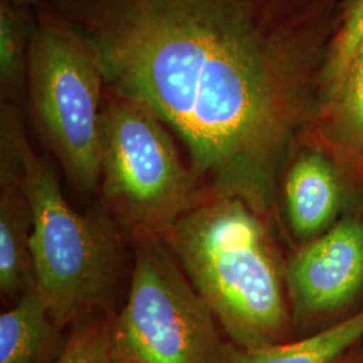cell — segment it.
I'll use <instances>...</instances> for the list:
<instances>
[{
  "instance_id": "d6986e66",
  "label": "cell",
  "mask_w": 363,
  "mask_h": 363,
  "mask_svg": "<svg viewBox=\"0 0 363 363\" xmlns=\"http://www.w3.org/2000/svg\"><path fill=\"white\" fill-rule=\"evenodd\" d=\"M362 211H363V206H362Z\"/></svg>"
},
{
  "instance_id": "9a60e30c",
  "label": "cell",
  "mask_w": 363,
  "mask_h": 363,
  "mask_svg": "<svg viewBox=\"0 0 363 363\" xmlns=\"http://www.w3.org/2000/svg\"><path fill=\"white\" fill-rule=\"evenodd\" d=\"M363 42V0H358L352 7L347 22L342 30L337 40L333 60L330 64V73L327 82H330V96H334L340 88L351 61Z\"/></svg>"
},
{
  "instance_id": "ac0fdd59",
  "label": "cell",
  "mask_w": 363,
  "mask_h": 363,
  "mask_svg": "<svg viewBox=\"0 0 363 363\" xmlns=\"http://www.w3.org/2000/svg\"><path fill=\"white\" fill-rule=\"evenodd\" d=\"M111 363H135L130 362V361H125V359H120V358H115L113 355H112V361Z\"/></svg>"
},
{
  "instance_id": "5bb4252c",
  "label": "cell",
  "mask_w": 363,
  "mask_h": 363,
  "mask_svg": "<svg viewBox=\"0 0 363 363\" xmlns=\"http://www.w3.org/2000/svg\"><path fill=\"white\" fill-rule=\"evenodd\" d=\"M111 319L99 312L72 325L55 363H111Z\"/></svg>"
},
{
  "instance_id": "6da1fadb",
  "label": "cell",
  "mask_w": 363,
  "mask_h": 363,
  "mask_svg": "<svg viewBox=\"0 0 363 363\" xmlns=\"http://www.w3.org/2000/svg\"><path fill=\"white\" fill-rule=\"evenodd\" d=\"M109 93L139 100L186 145L202 187L272 226L303 109L252 0H49Z\"/></svg>"
},
{
  "instance_id": "7c38bea8",
  "label": "cell",
  "mask_w": 363,
  "mask_h": 363,
  "mask_svg": "<svg viewBox=\"0 0 363 363\" xmlns=\"http://www.w3.org/2000/svg\"><path fill=\"white\" fill-rule=\"evenodd\" d=\"M327 115L333 140L350 155H363V42L340 88L327 99Z\"/></svg>"
},
{
  "instance_id": "5b68a950",
  "label": "cell",
  "mask_w": 363,
  "mask_h": 363,
  "mask_svg": "<svg viewBox=\"0 0 363 363\" xmlns=\"http://www.w3.org/2000/svg\"><path fill=\"white\" fill-rule=\"evenodd\" d=\"M100 172L105 205L130 230L166 233L205 191L155 112L113 93L101 112Z\"/></svg>"
},
{
  "instance_id": "8fae6325",
  "label": "cell",
  "mask_w": 363,
  "mask_h": 363,
  "mask_svg": "<svg viewBox=\"0 0 363 363\" xmlns=\"http://www.w3.org/2000/svg\"><path fill=\"white\" fill-rule=\"evenodd\" d=\"M363 342V306L334 325L286 343L245 350L230 346L229 363H337Z\"/></svg>"
},
{
  "instance_id": "9c48e42d",
  "label": "cell",
  "mask_w": 363,
  "mask_h": 363,
  "mask_svg": "<svg viewBox=\"0 0 363 363\" xmlns=\"http://www.w3.org/2000/svg\"><path fill=\"white\" fill-rule=\"evenodd\" d=\"M33 214L11 151L0 143V292L18 300L35 288L30 250Z\"/></svg>"
},
{
  "instance_id": "8992f818",
  "label": "cell",
  "mask_w": 363,
  "mask_h": 363,
  "mask_svg": "<svg viewBox=\"0 0 363 363\" xmlns=\"http://www.w3.org/2000/svg\"><path fill=\"white\" fill-rule=\"evenodd\" d=\"M27 79L37 127L67 178L97 191L104 78L82 39L48 7L30 39Z\"/></svg>"
},
{
  "instance_id": "ba28073f",
  "label": "cell",
  "mask_w": 363,
  "mask_h": 363,
  "mask_svg": "<svg viewBox=\"0 0 363 363\" xmlns=\"http://www.w3.org/2000/svg\"><path fill=\"white\" fill-rule=\"evenodd\" d=\"M280 195L286 233L295 247L325 233L345 214L363 206V195L320 151H306L291 163Z\"/></svg>"
},
{
  "instance_id": "52a82bcc",
  "label": "cell",
  "mask_w": 363,
  "mask_h": 363,
  "mask_svg": "<svg viewBox=\"0 0 363 363\" xmlns=\"http://www.w3.org/2000/svg\"><path fill=\"white\" fill-rule=\"evenodd\" d=\"M295 337L334 325L362 306L363 211L345 214L325 233L295 247L286 259Z\"/></svg>"
},
{
  "instance_id": "2e32d148",
  "label": "cell",
  "mask_w": 363,
  "mask_h": 363,
  "mask_svg": "<svg viewBox=\"0 0 363 363\" xmlns=\"http://www.w3.org/2000/svg\"><path fill=\"white\" fill-rule=\"evenodd\" d=\"M337 363H363V342L345 354Z\"/></svg>"
},
{
  "instance_id": "e0dca14e",
  "label": "cell",
  "mask_w": 363,
  "mask_h": 363,
  "mask_svg": "<svg viewBox=\"0 0 363 363\" xmlns=\"http://www.w3.org/2000/svg\"><path fill=\"white\" fill-rule=\"evenodd\" d=\"M13 1L16 6H26V4L35 3V1H38V0H13Z\"/></svg>"
},
{
  "instance_id": "4fadbf2b",
  "label": "cell",
  "mask_w": 363,
  "mask_h": 363,
  "mask_svg": "<svg viewBox=\"0 0 363 363\" xmlns=\"http://www.w3.org/2000/svg\"><path fill=\"white\" fill-rule=\"evenodd\" d=\"M22 19L13 0H0V85L1 93L21 89L27 73Z\"/></svg>"
},
{
  "instance_id": "277c9868",
  "label": "cell",
  "mask_w": 363,
  "mask_h": 363,
  "mask_svg": "<svg viewBox=\"0 0 363 363\" xmlns=\"http://www.w3.org/2000/svg\"><path fill=\"white\" fill-rule=\"evenodd\" d=\"M133 268L111 319L115 358L135 363H229L232 343L160 234L130 230Z\"/></svg>"
},
{
  "instance_id": "30bf717a",
  "label": "cell",
  "mask_w": 363,
  "mask_h": 363,
  "mask_svg": "<svg viewBox=\"0 0 363 363\" xmlns=\"http://www.w3.org/2000/svg\"><path fill=\"white\" fill-rule=\"evenodd\" d=\"M62 333L37 289H30L0 315V363H55Z\"/></svg>"
},
{
  "instance_id": "3957f363",
  "label": "cell",
  "mask_w": 363,
  "mask_h": 363,
  "mask_svg": "<svg viewBox=\"0 0 363 363\" xmlns=\"http://www.w3.org/2000/svg\"><path fill=\"white\" fill-rule=\"evenodd\" d=\"M0 143L13 154L33 229L35 289L62 330L103 312L116 284L118 240L105 213L82 214L66 201L52 166L27 139L18 109L1 103Z\"/></svg>"
},
{
  "instance_id": "7a4b0ae2",
  "label": "cell",
  "mask_w": 363,
  "mask_h": 363,
  "mask_svg": "<svg viewBox=\"0 0 363 363\" xmlns=\"http://www.w3.org/2000/svg\"><path fill=\"white\" fill-rule=\"evenodd\" d=\"M272 228L244 199L205 189L162 234L225 337L245 350L295 339L286 259Z\"/></svg>"
}]
</instances>
